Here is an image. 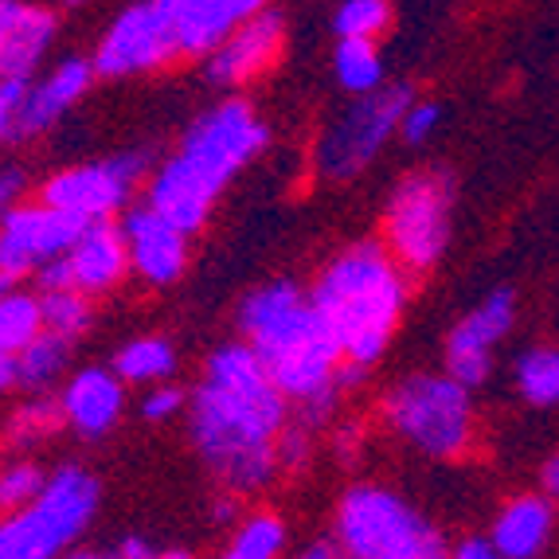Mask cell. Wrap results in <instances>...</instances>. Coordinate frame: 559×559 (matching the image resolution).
Here are the masks:
<instances>
[{
	"instance_id": "cell-35",
	"label": "cell",
	"mask_w": 559,
	"mask_h": 559,
	"mask_svg": "<svg viewBox=\"0 0 559 559\" xmlns=\"http://www.w3.org/2000/svg\"><path fill=\"white\" fill-rule=\"evenodd\" d=\"M20 192H24V177H20L16 168L0 173V219H4V212H9L12 204H16Z\"/></svg>"
},
{
	"instance_id": "cell-3",
	"label": "cell",
	"mask_w": 559,
	"mask_h": 559,
	"mask_svg": "<svg viewBox=\"0 0 559 559\" xmlns=\"http://www.w3.org/2000/svg\"><path fill=\"white\" fill-rule=\"evenodd\" d=\"M266 138H271L266 126L242 98L219 103L204 118L192 121L177 157L160 165L150 185V204L180 231H200L215 197L231 185V177L247 160L266 150Z\"/></svg>"
},
{
	"instance_id": "cell-24",
	"label": "cell",
	"mask_w": 559,
	"mask_h": 559,
	"mask_svg": "<svg viewBox=\"0 0 559 559\" xmlns=\"http://www.w3.org/2000/svg\"><path fill=\"white\" fill-rule=\"evenodd\" d=\"M333 67H336V83L345 86L348 94H368L380 86L383 79V63H380V51H376V39H345L336 44V56H333Z\"/></svg>"
},
{
	"instance_id": "cell-31",
	"label": "cell",
	"mask_w": 559,
	"mask_h": 559,
	"mask_svg": "<svg viewBox=\"0 0 559 559\" xmlns=\"http://www.w3.org/2000/svg\"><path fill=\"white\" fill-rule=\"evenodd\" d=\"M47 474L36 466V462H16V466L0 469V513L9 516L24 504H32L39 493H44Z\"/></svg>"
},
{
	"instance_id": "cell-8",
	"label": "cell",
	"mask_w": 559,
	"mask_h": 559,
	"mask_svg": "<svg viewBox=\"0 0 559 559\" xmlns=\"http://www.w3.org/2000/svg\"><path fill=\"white\" fill-rule=\"evenodd\" d=\"M383 235L403 271H430L450 239V180L439 173H415L400 180L388 204Z\"/></svg>"
},
{
	"instance_id": "cell-15",
	"label": "cell",
	"mask_w": 559,
	"mask_h": 559,
	"mask_svg": "<svg viewBox=\"0 0 559 559\" xmlns=\"http://www.w3.org/2000/svg\"><path fill=\"white\" fill-rule=\"evenodd\" d=\"M513 325V289H497L450 333L447 368L457 383L477 388L489 376V348Z\"/></svg>"
},
{
	"instance_id": "cell-9",
	"label": "cell",
	"mask_w": 559,
	"mask_h": 559,
	"mask_svg": "<svg viewBox=\"0 0 559 559\" xmlns=\"http://www.w3.org/2000/svg\"><path fill=\"white\" fill-rule=\"evenodd\" d=\"M407 106H411V86H383V91L376 86V91L360 94V103L348 106L329 126L325 138H321V150H318L321 177L348 180L364 165H372L376 153L400 130Z\"/></svg>"
},
{
	"instance_id": "cell-40",
	"label": "cell",
	"mask_w": 559,
	"mask_h": 559,
	"mask_svg": "<svg viewBox=\"0 0 559 559\" xmlns=\"http://www.w3.org/2000/svg\"><path fill=\"white\" fill-rule=\"evenodd\" d=\"M301 556H306V559H333V556H341V540H333V544H309Z\"/></svg>"
},
{
	"instance_id": "cell-13",
	"label": "cell",
	"mask_w": 559,
	"mask_h": 559,
	"mask_svg": "<svg viewBox=\"0 0 559 559\" xmlns=\"http://www.w3.org/2000/svg\"><path fill=\"white\" fill-rule=\"evenodd\" d=\"M282 39H286V24H282L278 12L262 9L254 16L239 20L231 36L215 51H207V79L215 86H242L266 75L282 56Z\"/></svg>"
},
{
	"instance_id": "cell-38",
	"label": "cell",
	"mask_w": 559,
	"mask_h": 559,
	"mask_svg": "<svg viewBox=\"0 0 559 559\" xmlns=\"http://www.w3.org/2000/svg\"><path fill=\"white\" fill-rule=\"evenodd\" d=\"M9 388H16V353L0 348V392H9Z\"/></svg>"
},
{
	"instance_id": "cell-32",
	"label": "cell",
	"mask_w": 559,
	"mask_h": 559,
	"mask_svg": "<svg viewBox=\"0 0 559 559\" xmlns=\"http://www.w3.org/2000/svg\"><path fill=\"white\" fill-rule=\"evenodd\" d=\"M24 94H28V79L0 75V145H4V138H12V126H16Z\"/></svg>"
},
{
	"instance_id": "cell-41",
	"label": "cell",
	"mask_w": 559,
	"mask_h": 559,
	"mask_svg": "<svg viewBox=\"0 0 559 559\" xmlns=\"http://www.w3.org/2000/svg\"><path fill=\"white\" fill-rule=\"evenodd\" d=\"M544 485H548V493L559 501V454L548 462V469H544Z\"/></svg>"
},
{
	"instance_id": "cell-16",
	"label": "cell",
	"mask_w": 559,
	"mask_h": 559,
	"mask_svg": "<svg viewBox=\"0 0 559 559\" xmlns=\"http://www.w3.org/2000/svg\"><path fill=\"white\" fill-rule=\"evenodd\" d=\"M67 262H71V282L83 294H110L126 271H130V242H126V231L110 219H91L83 227V235L75 239V247L67 251Z\"/></svg>"
},
{
	"instance_id": "cell-21",
	"label": "cell",
	"mask_w": 559,
	"mask_h": 559,
	"mask_svg": "<svg viewBox=\"0 0 559 559\" xmlns=\"http://www.w3.org/2000/svg\"><path fill=\"white\" fill-rule=\"evenodd\" d=\"M551 532V504L540 501V497H521L501 513L493 528V544L497 556L509 559H528L544 548Z\"/></svg>"
},
{
	"instance_id": "cell-11",
	"label": "cell",
	"mask_w": 559,
	"mask_h": 559,
	"mask_svg": "<svg viewBox=\"0 0 559 559\" xmlns=\"http://www.w3.org/2000/svg\"><path fill=\"white\" fill-rule=\"evenodd\" d=\"M177 59V36L168 28L165 12L157 9V0H138L114 20L110 32L103 36V44L94 51V71L103 79H130L160 71Z\"/></svg>"
},
{
	"instance_id": "cell-33",
	"label": "cell",
	"mask_w": 559,
	"mask_h": 559,
	"mask_svg": "<svg viewBox=\"0 0 559 559\" xmlns=\"http://www.w3.org/2000/svg\"><path fill=\"white\" fill-rule=\"evenodd\" d=\"M442 121V110L435 103H415V106H407V114H403V121H400V130H403V138L411 141V145H419V141H427L430 133H435V126Z\"/></svg>"
},
{
	"instance_id": "cell-37",
	"label": "cell",
	"mask_w": 559,
	"mask_h": 559,
	"mask_svg": "<svg viewBox=\"0 0 559 559\" xmlns=\"http://www.w3.org/2000/svg\"><path fill=\"white\" fill-rule=\"evenodd\" d=\"M114 556H126V559H150L157 556V548L153 544H145L141 536H130V540H121L118 548H114Z\"/></svg>"
},
{
	"instance_id": "cell-25",
	"label": "cell",
	"mask_w": 559,
	"mask_h": 559,
	"mask_svg": "<svg viewBox=\"0 0 559 559\" xmlns=\"http://www.w3.org/2000/svg\"><path fill=\"white\" fill-rule=\"evenodd\" d=\"M39 313H44V329L67 336V341L83 336L94 321L91 294H83V289H75V286L44 289V298H39Z\"/></svg>"
},
{
	"instance_id": "cell-2",
	"label": "cell",
	"mask_w": 559,
	"mask_h": 559,
	"mask_svg": "<svg viewBox=\"0 0 559 559\" xmlns=\"http://www.w3.org/2000/svg\"><path fill=\"white\" fill-rule=\"evenodd\" d=\"M239 325L289 403H301L306 427L333 415L345 348L313 298H306L294 282H271L239 306Z\"/></svg>"
},
{
	"instance_id": "cell-5",
	"label": "cell",
	"mask_w": 559,
	"mask_h": 559,
	"mask_svg": "<svg viewBox=\"0 0 559 559\" xmlns=\"http://www.w3.org/2000/svg\"><path fill=\"white\" fill-rule=\"evenodd\" d=\"M98 513V481L83 466L47 477L44 493L0 521V559H51L91 528Z\"/></svg>"
},
{
	"instance_id": "cell-1",
	"label": "cell",
	"mask_w": 559,
	"mask_h": 559,
	"mask_svg": "<svg viewBox=\"0 0 559 559\" xmlns=\"http://www.w3.org/2000/svg\"><path fill=\"white\" fill-rule=\"evenodd\" d=\"M289 395L251 341L224 345L207 360L192 400V439L215 481L231 493H254L278 474V435L286 430Z\"/></svg>"
},
{
	"instance_id": "cell-27",
	"label": "cell",
	"mask_w": 559,
	"mask_h": 559,
	"mask_svg": "<svg viewBox=\"0 0 559 559\" xmlns=\"http://www.w3.org/2000/svg\"><path fill=\"white\" fill-rule=\"evenodd\" d=\"M44 333V313H39V298L28 294H4L0 298V348L20 353V348L36 341Z\"/></svg>"
},
{
	"instance_id": "cell-18",
	"label": "cell",
	"mask_w": 559,
	"mask_h": 559,
	"mask_svg": "<svg viewBox=\"0 0 559 559\" xmlns=\"http://www.w3.org/2000/svg\"><path fill=\"white\" fill-rule=\"evenodd\" d=\"M94 75H98V71H94V59H67V63H59L36 91L24 94L16 126H12V138L28 141V138H36V133H44L47 126H56V121L91 91Z\"/></svg>"
},
{
	"instance_id": "cell-26",
	"label": "cell",
	"mask_w": 559,
	"mask_h": 559,
	"mask_svg": "<svg viewBox=\"0 0 559 559\" xmlns=\"http://www.w3.org/2000/svg\"><path fill=\"white\" fill-rule=\"evenodd\" d=\"M286 548V524L274 513H254L247 521H239L231 544H227V556L231 559H274Z\"/></svg>"
},
{
	"instance_id": "cell-20",
	"label": "cell",
	"mask_w": 559,
	"mask_h": 559,
	"mask_svg": "<svg viewBox=\"0 0 559 559\" xmlns=\"http://www.w3.org/2000/svg\"><path fill=\"white\" fill-rule=\"evenodd\" d=\"M157 9L165 12L168 28L177 36L180 59H197L215 51L239 24V16L231 12L227 0H157Z\"/></svg>"
},
{
	"instance_id": "cell-42",
	"label": "cell",
	"mask_w": 559,
	"mask_h": 559,
	"mask_svg": "<svg viewBox=\"0 0 559 559\" xmlns=\"http://www.w3.org/2000/svg\"><path fill=\"white\" fill-rule=\"evenodd\" d=\"M212 521L231 524V521H235V501H215V504H212Z\"/></svg>"
},
{
	"instance_id": "cell-23",
	"label": "cell",
	"mask_w": 559,
	"mask_h": 559,
	"mask_svg": "<svg viewBox=\"0 0 559 559\" xmlns=\"http://www.w3.org/2000/svg\"><path fill=\"white\" fill-rule=\"evenodd\" d=\"M173 368H177V353L160 336L130 341V345L114 356V372L126 383H160L173 376Z\"/></svg>"
},
{
	"instance_id": "cell-34",
	"label": "cell",
	"mask_w": 559,
	"mask_h": 559,
	"mask_svg": "<svg viewBox=\"0 0 559 559\" xmlns=\"http://www.w3.org/2000/svg\"><path fill=\"white\" fill-rule=\"evenodd\" d=\"M180 407H185V392H180V388H153V392L141 400V415L150 423L173 419Z\"/></svg>"
},
{
	"instance_id": "cell-17",
	"label": "cell",
	"mask_w": 559,
	"mask_h": 559,
	"mask_svg": "<svg viewBox=\"0 0 559 559\" xmlns=\"http://www.w3.org/2000/svg\"><path fill=\"white\" fill-rule=\"evenodd\" d=\"M56 12L28 0H0V75L32 79L56 39Z\"/></svg>"
},
{
	"instance_id": "cell-4",
	"label": "cell",
	"mask_w": 559,
	"mask_h": 559,
	"mask_svg": "<svg viewBox=\"0 0 559 559\" xmlns=\"http://www.w3.org/2000/svg\"><path fill=\"white\" fill-rule=\"evenodd\" d=\"M309 298L341 336L345 360L372 368L403 318L407 282L392 251L380 242H360L329 262Z\"/></svg>"
},
{
	"instance_id": "cell-44",
	"label": "cell",
	"mask_w": 559,
	"mask_h": 559,
	"mask_svg": "<svg viewBox=\"0 0 559 559\" xmlns=\"http://www.w3.org/2000/svg\"><path fill=\"white\" fill-rule=\"evenodd\" d=\"M75 4H79V0H75Z\"/></svg>"
},
{
	"instance_id": "cell-6",
	"label": "cell",
	"mask_w": 559,
	"mask_h": 559,
	"mask_svg": "<svg viewBox=\"0 0 559 559\" xmlns=\"http://www.w3.org/2000/svg\"><path fill=\"white\" fill-rule=\"evenodd\" d=\"M336 540L356 559H435L442 556V536L419 509L388 489H348L336 504Z\"/></svg>"
},
{
	"instance_id": "cell-22",
	"label": "cell",
	"mask_w": 559,
	"mask_h": 559,
	"mask_svg": "<svg viewBox=\"0 0 559 559\" xmlns=\"http://www.w3.org/2000/svg\"><path fill=\"white\" fill-rule=\"evenodd\" d=\"M67 348L71 341L51 329L28 341V345L16 353V388H28V392H44L59 380V372L67 368Z\"/></svg>"
},
{
	"instance_id": "cell-7",
	"label": "cell",
	"mask_w": 559,
	"mask_h": 559,
	"mask_svg": "<svg viewBox=\"0 0 559 559\" xmlns=\"http://www.w3.org/2000/svg\"><path fill=\"white\" fill-rule=\"evenodd\" d=\"M383 419L395 435L430 457L466 454L474 435L469 388L454 376H411L383 400Z\"/></svg>"
},
{
	"instance_id": "cell-10",
	"label": "cell",
	"mask_w": 559,
	"mask_h": 559,
	"mask_svg": "<svg viewBox=\"0 0 559 559\" xmlns=\"http://www.w3.org/2000/svg\"><path fill=\"white\" fill-rule=\"evenodd\" d=\"M150 157L145 153H126V157L98 160V165L63 168L39 188V200L59 212H71L79 219H110L114 212L130 204L133 188L145 177Z\"/></svg>"
},
{
	"instance_id": "cell-39",
	"label": "cell",
	"mask_w": 559,
	"mask_h": 559,
	"mask_svg": "<svg viewBox=\"0 0 559 559\" xmlns=\"http://www.w3.org/2000/svg\"><path fill=\"white\" fill-rule=\"evenodd\" d=\"M227 4H231V12L239 20H247V16H254V12H262L266 9V4H271V0H227Z\"/></svg>"
},
{
	"instance_id": "cell-19",
	"label": "cell",
	"mask_w": 559,
	"mask_h": 559,
	"mask_svg": "<svg viewBox=\"0 0 559 559\" xmlns=\"http://www.w3.org/2000/svg\"><path fill=\"white\" fill-rule=\"evenodd\" d=\"M126 395H121V376L103 372V368H86L63 392V419L83 435V439H103L110 435L114 423L121 419Z\"/></svg>"
},
{
	"instance_id": "cell-28",
	"label": "cell",
	"mask_w": 559,
	"mask_h": 559,
	"mask_svg": "<svg viewBox=\"0 0 559 559\" xmlns=\"http://www.w3.org/2000/svg\"><path fill=\"white\" fill-rule=\"evenodd\" d=\"M516 383L521 395L536 407H551L559 403V353L556 348H532L516 364Z\"/></svg>"
},
{
	"instance_id": "cell-12",
	"label": "cell",
	"mask_w": 559,
	"mask_h": 559,
	"mask_svg": "<svg viewBox=\"0 0 559 559\" xmlns=\"http://www.w3.org/2000/svg\"><path fill=\"white\" fill-rule=\"evenodd\" d=\"M86 219L51 204H12L0 219V274L9 282L28 278L47 259L67 254L83 235Z\"/></svg>"
},
{
	"instance_id": "cell-14",
	"label": "cell",
	"mask_w": 559,
	"mask_h": 559,
	"mask_svg": "<svg viewBox=\"0 0 559 559\" xmlns=\"http://www.w3.org/2000/svg\"><path fill=\"white\" fill-rule=\"evenodd\" d=\"M121 231L130 242L133 271L150 286H173L188 266V231H180L173 219L157 212L153 204L133 207L121 219Z\"/></svg>"
},
{
	"instance_id": "cell-29",
	"label": "cell",
	"mask_w": 559,
	"mask_h": 559,
	"mask_svg": "<svg viewBox=\"0 0 559 559\" xmlns=\"http://www.w3.org/2000/svg\"><path fill=\"white\" fill-rule=\"evenodd\" d=\"M333 24L336 36L345 39H380L392 28V4L388 0H345Z\"/></svg>"
},
{
	"instance_id": "cell-43",
	"label": "cell",
	"mask_w": 559,
	"mask_h": 559,
	"mask_svg": "<svg viewBox=\"0 0 559 559\" xmlns=\"http://www.w3.org/2000/svg\"><path fill=\"white\" fill-rule=\"evenodd\" d=\"M9 286H12V282L4 278V274H0V298H4V294H9Z\"/></svg>"
},
{
	"instance_id": "cell-30",
	"label": "cell",
	"mask_w": 559,
	"mask_h": 559,
	"mask_svg": "<svg viewBox=\"0 0 559 559\" xmlns=\"http://www.w3.org/2000/svg\"><path fill=\"white\" fill-rule=\"evenodd\" d=\"M59 423H67L63 419V403L36 400V403H28V407H20L16 415L9 419V442H12V447H32V442L47 439Z\"/></svg>"
},
{
	"instance_id": "cell-36",
	"label": "cell",
	"mask_w": 559,
	"mask_h": 559,
	"mask_svg": "<svg viewBox=\"0 0 559 559\" xmlns=\"http://www.w3.org/2000/svg\"><path fill=\"white\" fill-rule=\"evenodd\" d=\"M454 556L457 559H489V556H497V544H493V536H489V540H485V536H469V540L457 544Z\"/></svg>"
}]
</instances>
